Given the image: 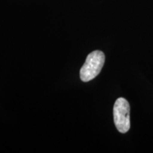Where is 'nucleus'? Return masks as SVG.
Listing matches in <instances>:
<instances>
[{
	"mask_svg": "<svg viewBox=\"0 0 153 153\" xmlns=\"http://www.w3.org/2000/svg\"><path fill=\"white\" fill-rule=\"evenodd\" d=\"M104 62L105 55L102 51H95L89 53L80 70L82 81L87 82L94 79L100 73Z\"/></svg>",
	"mask_w": 153,
	"mask_h": 153,
	"instance_id": "f257e3e1",
	"label": "nucleus"
},
{
	"mask_svg": "<svg viewBox=\"0 0 153 153\" xmlns=\"http://www.w3.org/2000/svg\"><path fill=\"white\" fill-rule=\"evenodd\" d=\"M114 119L116 128L120 133H126L131 128L130 105L124 98L116 99L114 106Z\"/></svg>",
	"mask_w": 153,
	"mask_h": 153,
	"instance_id": "f03ea898",
	"label": "nucleus"
}]
</instances>
